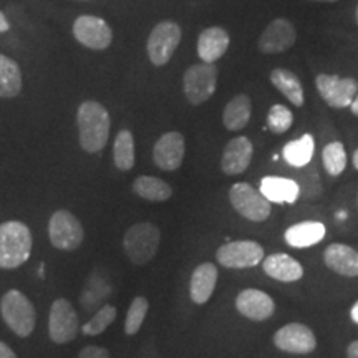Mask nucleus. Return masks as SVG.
<instances>
[{
	"instance_id": "obj_29",
	"label": "nucleus",
	"mask_w": 358,
	"mask_h": 358,
	"mask_svg": "<svg viewBox=\"0 0 358 358\" xmlns=\"http://www.w3.org/2000/svg\"><path fill=\"white\" fill-rule=\"evenodd\" d=\"M113 161L120 171H129L134 166V138L131 131L122 129L113 145Z\"/></svg>"
},
{
	"instance_id": "obj_12",
	"label": "nucleus",
	"mask_w": 358,
	"mask_h": 358,
	"mask_svg": "<svg viewBox=\"0 0 358 358\" xmlns=\"http://www.w3.org/2000/svg\"><path fill=\"white\" fill-rule=\"evenodd\" d=\"M73 35L80 43L92 50H105L113 42L110 25L100 17L80 15L73 24Z\"/></svg>"
},
{
	"instance_id": "obj_35",
	"label": "nucleus",
	"mask_w": 358,
	"mask_h": 358,
	"mask_svg": "<svg viewBox=\"0 0 358 358\" xmlns=\"http://www.w3.org/2000/svg\"><path fill=\"white\" fill-rule=\"evenodd\" d=\"M0 358H17V355L7 343L0 342Z\"/></svg>"
},
{
	"instance_id": "obj_27",
	"label": "nucleus",
	"mask_w": 358,
	"mask_h": 358,
	"mask_svg": "<svg viewBox=\"0 0 358 358\" xmlns=\"http://www.w3.org/2000/svg\"><path fill=\"white\" fill-rule=\"evenodd\" d=\"M22 92V71L15 60L0 53V98H15Z\"/></svg>"
},
{
	"instance_id": "obj_42",
	"label": "nucleus",
	"mask_w": 358,
	"mask_h": 358,
	"mask_svg": "<svg viewBox=\"0 0 358 358\" xmlns=\"http://www.w3.org/2000/svg\"><path fill=\"white\" fill-rule=\"evenodd\" d=\"M355 20H357V24H358V6H357V10H355Z\"/></svg>"
},
{
	"instance_id": "obj_5",
	"label": "nucleus",
	"mask_w": 358,
	"mask_h": 358,
	"mask_svg": "<svg viewBox=\"0 0 358 358\" xmlns=\"http://www.w3.org/2000/svg\"><path fill=\"white\" fill-rule=\"evenodd\" d=\"M229 201L232 208L241 216L252 222H264L271 216V201L252 187L249 182H236L229 189Z\"/></svg>"
},
{
	"instance_id": "obj_18",
	"label": "nucleus",
	"mask_w": 358,
	"mask_h": 358,
	"mask_svg": "<svg viewBox=\"0 0 358 358\" xmlns=\"http://www.w3.org/2000/svg\"><path fill=\"white\" fill-rule=\"evenodd\" d=\"M325 266L335 274L358 277V250L345 244H330L324 252Z\"/></svg>"
},
{
	"instance_id": "obj_17",
	"label": "nucleus",
	"mask_w": 358,
	"mask_h": 358,
	"mask_svg": "<svg viewBox=\"0 0 358 358\" xmlns=\"http://www.w3.org/2000/svg\"><path fill=\"white\" fill-rule=\"evenodd\" d=\"M254 155V146L249 138L237 136L227 143L222 151L221 168L227 176L243 174L249 168L250 159Z\"/></svg>"
},
{
	"instance_id": "obj_11",
	"label": "nucleus",
	"mask_w": 358,
	"mask_h": 358,
	"mask_svg": "<svg viewBox=\"0 0 358 358\" xmlns=\"http://www.w3.org/2000/svg\"><path fill=\"white\" fill-rule=\"evenodd\" d=\"M315 87L322 100L332 108H347L355 100L358 93V82L355 78H340L335 75L320 73L315 78Z\"/></svg>"
},
{
	"instance_id": "obj_38",
	"label": "nucleus",
	"mask_w": 358,
	"mask_h": 358,
	"mask_svg": "<svg viewBox=\"0 0 358 358\" xmlns=\"http://www.w3.org/2000/svg\"><path fill=\"white\" fill-rule=\"evenodd\" d=\"M350 110H352V113H353V115L358 116V93H357L355 100H353V103L350 105Z\"/></svg>"
},
{
	"instance_id": "obj_33",
	"label": "nucleus",
	"mask_w": 358,
	"mask_h": 358,
	"mask_svg": "<svg viewBox=\"0 0 358 358\" xmlns=\"http://www.w3.org/2000/svg\"><path fill=\"white\" fill-rule=\"evenodd\" d=\"M294 123V115L287 106L284 105H274L267 115V128L272 133L282 134L292 127Z\"/></svg>"
},
{
	"instance_id": "obj_25",
	"label": "nucleus",
	"mask_w": 358,
	"mask_h": 358,
	"mask_svg": "<svg viewBox=\"0 0 358 358\" xmlns=\"http://www.w3.org/2000/svg\"><path fill=\"white\" fill-rule=\"evenodd\" d=\"M133 191L151 203H164L173 196V187L163 179L155 176H140L134 179Z\"/></svg>"
},
{
	"instance_id": "obj_23",
	"label": "nucleus",
	"mask_w": 358,
	"mask_h": 358,
	"mask_svg": "<svg viewBox=\"0 0 358 358\" xmlns=\"http://www.w3.org/2000/svg\"><path fill=\"white\" fill-rule=\"evenodd\" d=\"M261 192L271 203L294 204L301 194V187L292 179L280 176H267L261 182Z\"/></svg>"
},
{
	"instance_id": "obj_19",
	"label": "nucleus",
	"mask_w": 358,
	"mask_h": 358,
	"mask_svg": "<svg viewBox=\"0 0 358 358\" xmlns=\"http://www.w3.org/2000/svg\"><path fill=\"white\" fill-rule=\"evenodd\" d=\"M262 268L264 274L279 282H297L303 277V267L301 266V262L295 261L292 256L282 252L264 257Z\"/></svg>"
},
{
	"instance_id": "obj_37",
	"label": "nucleus",
	"mask_w": 358,
	"mask_h": 358,
	"mask_svg": "<svg viewBox=\"0 0 358 358\" xmlns=\"http://www.w3.org/2000/svg\"><path fill=\"white\" fill-rule=\"evenodd\" d=\"M8 29H10V25H8L6 15H3V13L0 12V34L8 32Z\"/></svg>"
},
{
	"instance_id": "obj_2",
	"label": "nucleus",
	"mask_w": 358,
	"mask_h": 358,
	"mask_svg": "<svg viewBox=\"0 0 358 358\" xmlns=\"http://www.w3.org/2000/svg\"><path fill=\"white\" fill-rule=\"evenodd\" d=\"M32 232L24 222L0 224V268H17L29 261L32 252Z\"/></svg>"
},
{
	"instance_id": "obj_24",
	"label": "nucleus",
	"mask_w": 358,
	"mask_h": 358,
	"mask_svg": "<svg viewBox=\"0 0 358 358\" xmlns=\"http://www.w3.org/2000/svg\"><path fill=\"white\" fill-rule=\"evenodd\" d=\"M250 111H252V103L245 93H239L231 101L227 103L222 113L224 127L231 131H241V129L248 127L250 120Z\"/></svg>"
},
{
	"instance_id": "obj_16",
	"label": "nucleus",
	"mask_w": 358,
	"mask_h": 358,
	"mask_svg": "<svg viewBox=\"0 0 358 358\" xmlns=\"http://www.w3.org/2000/svg\"><path fill=\"white\" fill-rule=\"evenodd\" d=\"M236 308L249 320H267L274 315L275 303L271 295L257 289H245L236 299Z\"/></svg>"
},
{
	"instance_id": "obj_31",
	"label": "nucleus",
	"mask_w": 358,
	"mask_h": 358,
	"mask_svg": "<svg viewBox=\"0 0 358 358\" xmlns=\"http://www.w3.org/2000/svg\"><path fill=\"white\" fill-rule=\"evenodd\" d=\"M116 313L118 312H116L115 306H103L100 310L82 327V334L87 335V337H96V335L103 334L115 322Z\"/></svg>"
},
{
	"instance_id": "obj_13",
	"label": "nucleus",
	"mask_w": 358,
	"mask_h": 358,
	"mask_svg": "<svg viewBox=\"0 0 358 358\" xmlns=\"http://www.w3.org/2000/svg\"><path fill=\"white\" fill-rule=\"evenodd\" d=\"M274 345L282 352L307 355L317 348V338L307 325L289 324L277 330Z\"/></svg>"
},
{
	"instance_id": "obj_8",
	"label": "nucleus",
	"mask_w": 358,
	"mask_h": 358,
	"mask_svg": "<svg viewBox=\"0 0 358 358\" xmlns=\"http://www.w3.org/2000/svg\"><path fill=\"white\" fill-rule=\"evenodd\" d=\"M217 87V66L214 64H198L186 70L182 77L185 95L191 105H203L214 95Z\"/></svg>"
},
{
	"instance_id": "obj_1",
	"label": "nucleus",
	"mask_w": 358,
	"mask_h": 358,
	"mask_svg": "<svg viewBox=\"0 0 358 358\" xmlns=\"http://www.w3.org/2000/svg\"><path fill=\"white\" fill-rule=\"evenodd\" d=\"M77 123L80 146L87 153H100L110 138L111 118L101 103L87 100L78 106Z\"/></svg>"
},
{
	"instance_id": "obj_41",
	"label": "nucleus",
	"mask_w": 358,
	"mask_h": 358,
	"mask_svg": "<svg viewBox=\"0 0 358 358\" xmlns=\"http://www.w3.org/2000/svg\"><path fill=\"white\" fill-rule=\"evenodd\" d=\"M312 2H329V3H332V2H338V0H312Z\"/></svg>"
},
{
	"instance_id": "obj_21",
	"label": "nucleus",
	"mask_w": 358,
	"mask_h": 358,
	"mask_svg": "<svg viewBox=\"0 0 358 358\" xmlns=\"http://www.w3.org/2000/svg\"><path fill=\"white\" fill-rule=\"evenodd\" d=\"M217 267L211 262H204L194 268L189 282L191 301L203 306L211 299L217 284Z\"/></svg>"
},
{
	"instance_id": "obj_6",
	"label": "nucleus",
	"mask_w": 358,
	"mask_h": 358,
	"mask_svg": "<svg viewBox=\"0 0 358 358\" xmlns=\"http://www.w3.org/2000/svg\"><path fill=\"white\" fill-rule=\"evenodd\" d=\"M48 237L55 249L71 252L82 245L85 239V231L82 222L66 209H60L52 214L48 222Z\"/></svg>"
},
{
	"instance_id": "obj_7",
	"label": "nucleus",
	"mask_w": 358,
	"mask_h": 358,
	"mask_svg": "<svg viewBox=\"0 0 358 358\" xmlns=\"http://www.w3.org/2000/svg\"><path fill=\"white\" fill-rule=\"evenodd\" d=\"M182 32L181 27L173 20L159 22L151 30L150 38H148V57H150L151 64L156 66L166 65L171 60L173 53L176 52L179 42H181Z\"/></svg>"
},
{
	"instance_id": "obj_28",
	"label": "nucleus",
	"mask_w": 358,
	"mask_h": 358,
	"mask_svg": "<svg viewBox=\"0 0 358 358\" xmlns=\"http://www.w3.org/2000/svg\"><path fill=\"white\" fill-rule=\"evenodd\" d=\"M313 150H315V141H313L312 134H303L299 140L290 141L284 146V159L287 161L290 166L294 168H302L307 166L310 163Z\"/></svg>"
},
{
	"instance_id": "obj_30",
	"label": "nucleus",
	"mask_w": 358,
	"mask_h": 358,
	"mask_svg": "<svg viewBox=\"0 0 358 358\" xmlns=\"http://www.w3.org/2000/svg\"><path fill=\"white\" fill-rule=\"evenodd\" d=\"M322 161H324L325 171L330 174V176H340L343 171H345L347 166V153L345 146L340 141L329 143L322 151Z\"/></svg>"
},
{
	"instance_id": "obj_36",
	"label": "nucleus",
	"mask_w": 358,
	"mask_h": 358,
	"mask_svg": "<svg viewBox=\"0 0 358 358\" xmlns=\"http://www.w3.org/2000/svg\"><path fill=\"white\" fill-rule=\"evenodd\" d=\"M347 357L348 358H358V340H355V342H352L350 345H348Z\"/></svg>"
},
{
	"instance_id": "obj_10",
	"label": "nucleus",
	"mask_w": 358,
	"mask_h": 358,
	"mask_svg": "<svg viewBox=\"0 0 358 358\" xmlns=\"http://www.w3.org/2000/svg\"><path fill=\"white\" fill-rule=\"evenodd\" d=\"M216 259L226 268L256 267L264 261V249L254 241H232L217 249Z\"/></svg>"
},
{
	"instance_id": "obj_20",
	"label": "nucleus",
	"mask_w": 358,
	"mask_h": 358,
	"mask_svg": "<svg viewBox=\"0 0 358 358\" xmlns=\"http://www.w3.org/2000/svg\"><path fill=\"white\" fill-rule=\"evenodd\" d=\"M229 34L221 27H209L198 38V55L204 64H214L229 48Z\"/></svg>"
},
{
	"instance_id": "obj_4",
	"label": "nucleus",
	"mask_w": 358,
	"mask_h": 358,
	"mask_svg": "<svg viewBox=\"0 0 358 358\" xmlns=\"http://www.w3.org/2000/svg\"><path fill=\"white\" fill-rule=\"evenodd\" d=\"M161 243V231L153 222L133 224L123 237V248L134 266H145L156 256Z\"/></svg>"
},
{
	"instance_id": "obj_3",
	"label": "nucleus",
	"mask_w": 358,
	"mask_h": 358,
	"mask_svg": "<svg viewBox=\"0 0 358 358\" xmlns=\"http://www.w3.org/2000/svg\"><path fill=\"white\" fill-rule=\"evenodd\" d=\"M0 313L13 334L22 338L32 335L35 322H37V313H35L34 303L20 290L12 289L3 294L2 301H0Z\"/></svg>"
},
{
	"instance_id": "obj_22",
	"label": "nucleus",
	"mask_w": 358,
	"mask_h": 358,
	"mask_svg": "<svg viewBox=\"0 0 358 358\" xmlns=\"http://www.w3.org/2000/svg\"><path fill=\"white\" fill-rule=\"evenodd\" d=\"M325 237V226L317 221H306L290 226L285 231L284 239L290 248H310V245L319 244Z\"/></svg>"
},
{
	"instance_id": "obj_39",
	"label": "nucleus",
	"mask_w": 358,
	"mask_h": 358,
	"mask_svg": "<svg viewBox=\"0 0 358 358\" xmlns=\"http://www.w3.org/2000/svg\"><path fill=\"white\" fill-rule=\"evenodd\" d=\"M352 320L355 322V324H358V302L352 307Z\"/></svg>"
},
{
	"instance_id": "obj_26",
	"label": "nucleus",
	"mask_w": 358,
	"mask_h": 358,
	"mask_svg": "<svg viewBox=\"0 0 358 358\" xmlns=\"http://www.w3.org/2000/svg\"><path fill=\"white\" fill-rule=\"evenodd\" d=\"M271 82L295 106L303 105V88L297 75L290 70L275 69L271 73Z\"/></svg>"
},
{
	"instance_id": "obj_40",
	"label": "nucleus",
	"mask_w": 358,
	"mask_h": 358,
	"mask_svg": "<svg viewBox=\"0 0 358 358\" xmlns=\"http://www.w3.org/2000/svg\"><path fill=\"white\" fill-rule=\"evenodd\" d=\"M353 166L358 169V150H355V153H353Z\"/></svg>"
},
{
	"instance_id": "obj_15",
	"label": "nucleus",
	"mask_w": 358,
	"mask_h": 358,
	"mask_svg": "<svg viewBox=\"0 0 358 358\" xmlns=\"http://www.w3.org/2000/svg\"><path fill=\"white\" fill-rule=\"evenodd\" d=\"M297 34L292 22L287 19H275L266 27L259 37V50L262 53H282L295 43Z\"/></svg>"
},
{
	"instance_id": "obj_34",
	"label": "nucleus",
	"mask_w": 358,
	"mask_h": 358,
	"mask_svg": "<svg viewBox=\"0 0 358 358\" xmlns=\"http://www.w3.org/2000/svg\"><path fill=\"white\" fill-rule=\"evenodd\" d=\"M77 358H110V353L106 348H103V347L88 345L78 353Z\"/></svg>"
},
{
	"instance_id": "obj_32",
	"label": "nucleus",
	"mask_w": 358,
	"mask_h": 358,
	"mask_svg": "<svg viewBox=\"0 0 358 358\" xmlns=\"http://www.w3.org/2000/svg\"><path fill=\"white\" fill-rule=\"evenodd\" d=\"M148 308H150V303H148L145 297L138 295V297L133 299L131 306H129L127 312V320H124V334L131 337V335L140 332L143 322L146 319Z\"/></svg>"
},
{
	"instance_id": "obj_14",
	"label": "nucleus",
	"mask_w": 358,
	"mask_h": 358,
	"mask_svg": "<svg viewBox=\"0 0 358 358\" xmlns=\"http://www.w3.org/2000/svg\"><path fill=\"white\" fill-rule=\"evenodd\" d=\"M185 151L186 143L181 133H164L153 148V161L163 171H176L185 159Z\"/></svg>"
},
{
	"instance_id": "obj_9",
	"label": "nucleus",
	"mask_w": 358,
	"mask_h": 358,
	"mask_svg": "<svg viewBox=\"0 0 358 358\" xmlns=\"http://www.w3.org/2000/svg\"><path fill=\"white\" fill-rule=\"evenodd\" d=\"M78 313L66 299H57L50 307L48 319V335L57 345L69 343L78 335Z\"/></svg>"
}]
</instances>
